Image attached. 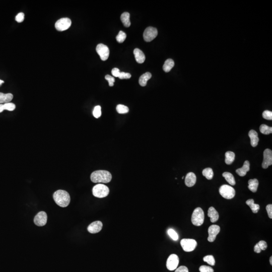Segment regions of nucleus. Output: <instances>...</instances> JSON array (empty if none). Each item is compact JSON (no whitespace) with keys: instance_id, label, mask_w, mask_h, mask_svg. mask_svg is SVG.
Returning <instances> with one entry per match:
<instances>
[{"instance_id":"nucleus-1","label":"nucleus","mask_w":272,"mask_h":272,"mask_svg":"<svg viewBox=\"0 0 272 272\" xmlns=\"http://www.w3.org/2000/svg\"><path fill=\"white\" fill-rule=\"evenodd\" d=\"M91 180L94 183H108L112 179L111 173L106 170L95 171L91 174Z\"/></svg>"},{"instance_id":"nucleus-2","label":"nucleus","mask_w":272,"mask_h":272,"mask_svg":"<svg viewBox=\"0 0 272 272\" xmlns=\"http://www.w3.org/2000/svg\"><path fill=\"white\" fill-rule=\"evenodd\" d=\"M53 198L55 203L61 207H66L69 205L71 198L69 193L64 190H58L54 192Z\"/></svg>"},{"instance_id":"nucleus-3","label":"nucleus","mask_w":272,"mask_h":272,"mask_svg":"<svg viewBox=\"0 0 272 272\" xmlns=\"http://www.w3.org/2000/svg\"><path fill=\"white\" fill-rule=\"evenodd\" d=\"M204 212L201 208H197L195 209L192 216V224L197 226H201L204 223Z\"/></svg>"},{"instance_id":"nucleus-4","label":"nucleus","mask_w":272,"mask_h":272,"mask_svg":"<svg viewBox=\"0 0 272 272\" xmlns=\"http://www.w3.org/2000/svg\"><path fill=\"white\" fill-rule=\"evenodd\" d=\"M109 189L108 186L103 184H97L93 188L92 193L94 197L103 198L108 195Z\"/></svg>"},{"instance_id":"nucleus-5","label":"nucleus","mask_w":272,"mask_h":272,"mask_svg":"<svg viewBox=\"0 0 272 272\" xmlns=\"http://www.w3.org/2000/svg\"><path fill=\"white\" fill-rule=\"evenodd\" d=\"M219 193L222 197L226 199L233 198L235 195V189L228 185L222 186L219 189Z\"/></svg>"},{"instance_id":"nucleus-6","label":"nucleus","mask_w":272,"mask_h":272,"mask_svg":"<svg viewBox=\"0 0 272 272\" xmlns=\"http://www.w3.org/2000/svg\"><path fill=\"white\" fill-rule=\"evenodd\" d=\"M180 245L183 251L191 252L194 251L197 246V241L193 239H183L180 241Z\"/></svg>"},{"instance_id":"nucleus-7","label":"nucleus","mask_w":272,"mask_h":272,"mask_svg":"<svg viewBox=\"0 0 272 272\" xmlns=\"http://www.w3.org/2000/svg\"><path fill=\"white\" fill-rule=\"evenodd\" d=\"M72 24L71 19L68 18H63L58 20L55 24V27L57 30L65 31L69 29Z\"/></svg>"},{"instance_id":"nucleus-8","label":"nucleus","mask_w":272,"mask_h":272,"mask_svg":"<svg viewBox=\"0 0 272 272\" xmlns=\"http://www.w3.org/2000/svg\"><path fill=\"white\" fill-rule=\"evenodd\" d=\"M158 35L157 29L153 27L147 28L143 33V37L146 42H150L155 39Z\"/></svg>"},{"instance_id":"nucleus-9","label":"nucleus","mask_w":272,"mask_h":272,"mask_svg":"<svg viewBox=\"0 0 272 272\" xmlns=\"http://www.w3.org/2000/svg\"><path fill=\"white\" fill-rule=\"evenodd\" d=\"M178 264H179V258L178 256L175 254H172L169 255L167 260L166 267L168 270H175L177 269Z\"/></svg>"},{"instance_id":"nucleus-10","label":"nucleus","mask_w":272,"mask_h":272,"mask_svg":"<svg viewBox=\"0 0 272 272\" xmlns=\"http://www.w3.org/2000/svg\"><path fill=\"white\" fill-rule=\"evenodd\" d=\"M96 49L102 60L106 61L108 60L109 55V49L108 46L102 43H100L97 45Z\"/></svg>"},{"instance_id":"nucleus-11","label":"nucleus","mask_w":272,"mask_h":272,"mask_svg":"<svg viewBox=\"0 0 272 272\" xmlns=\"http://www.w3.org/2000/svg\"><path fill=\"white\" fill-rule=\"evenodd\" d=\"M220 231V227L217 225H212L210 226L208 229L209 236L208 237V240L209 242H213L216 239L217 235Z\"/></svg>"},{"instance_id":"nucleus-12","label":"nucleus","mask_w":272,"mask_h":272,"mask_svg":"<svg viewBox=\"0 0 272 272\" xmlns=\"http://www.w3.org/2000/svg\"><path fill=\"white\" fill-rule=\"evenodd\" d=\"M48 216L46 213L42 211L37 213L34 219V222L38 226H45L47 223Z\"/></svg>"},{"instance_id":"nucleus-13","label":"nucleus","mask_w":272,"mask_h":272,"mask_svg":"<svg viewBox=\"0 0 272 272\" xmlns=\"http://www.w3.org/2000/svg\"><path fill=\"white\" fill-rule=\"evenodd\" d=\"M272 164V151L271 150L267 149L264 152V160L262 163V167L267 169Z\"/></svg>"},{"instance_id":"nucleus-14","label":"nucleus","mask_w":272,"mask_h":272,"mask_svg":"<svg viewBox=\"0 0 272 272\" xmlns=\"http://www.w3.org/2000/svg\"><path fill=\"white\" fill-rule=\"evenodd\" d=\"M103 224L102 222L99 221H94L89 225L87 228L88 232L90 233H97L98 232H100L102 228Z\"/></svg>"},{"instance_id":"nucleus-15","label":"nucleus","mask_w":272,"mask_h":272,"mask_svg":"<svg viewBox=\"0 0 272 272\" xmlns=\"http://www.w3.org/2000/svg\"><path fill=\"white\" fill-rule=\"evenodd\" d=\"M197 177L193 172H189L186 174L185 178V184L188 187H192L195 185Z\"/></svg>"},{"instance_id":"nucleus-16","label":"nucleus","mask_w":272,"mask_h":272,"mask_svg":"<svg viewBox=\"0 0 272 272\" xmlns=\"http://www.w3.org/2000/svg\"><path fill=\"white\" fill-rule=\"evenodd\" d=\"M249 166H250V163L249 161L246 160L244 162L243 166L239 169H237L236 172L238 175H239L240 177H244L246 175L247 172L249 171L250 170Z\"/></svg>"},{"instance_id":"nucleus-17","label":"nucleus","mask_w":272,"mask_h":272,"mask_svg":"<svg viewBox=\"0 0 272 272\" xmlns=\"http://www.w3.org/2000/svg\"><path fill=\"white\" fill-rule=\"evenodd\" d=\"M208 216L210 218L211 221L212 223H215L219 219L218 213L213 207L209 208L208 212Z\"/></svg>"},{"instance_id":"nucleus-18","label":"nucleus","mask_w":272,"mask_h":272,"mask_svg":"<svg viewBox=\"0 0 272 272\" xmlns=\"http://www.w3.org/2000/svg\"><path fill=\"white\" fill-rule=\"evenodd\" d=\"M134 54L135 60L139 64H142L145 61V55L143 52L139 48L134 49Z\"/></svg>"},{"instance_id":"nucleus-19","label":"nucleus","mask_w":272,"mask_h":272,"mask_svg":"<svg viewBox=\"0 0 272 272\" xmlns=\"http://www.w3.org/2000/svg\"><path fill=\"white\" fill-rule=\"evenodd\" d=\"M249 138L251 139V145L255 147L258 144V141H259V139L258 138V134L257 133L256 131L253 130H252L249 131Z\"/></svg>"},{"instance_id":"nucleus-20","label":"nucleus","mask_w":272,"mask_h":272,"mask_svg":"<svg viewBox=\"0 0 272 272\" xmlns=\"http://www.w3.org/2000/svg\"><path fill=\"white\" fill-rule=\"evenodd\" d=\"M13 98V95L11 93L4 94L3 93L0 92V104L10 102Z\"/></svg>"},{"instance_id":"nucleus-21","label":"nucleus","mask_w":272,"mask_h":272,"mask_svg":"<svg viewBox=\"0 0 272 272\" xmlns=\"http://www.w3.org/2000/svg\"><path fill=\"white\" fill-rule=\"evenodd\" d=\"M151 77H152V75L150 73L147 72L143 74L139 78V84L142 87L146 86L147 85V82L150 79H151Z\"/></svg>"},{"instance_id":"nucleus-22","label":"nucleus","mask_w":272,"mask_h":272,"mask_svg":"<svg viewBox=\"0 0 272 272\" xmlns=\"http://www.w3.org/2000/svg\"><path fill=\"white\" fill-rule=\"evenodd\" d=\"M130 18V14L128 12L123 13L120 16V19L122 20L123 25L126 27H129L131 25V23Z\"/></svg>"},{"instance_id":"nucleus-23","label":"nucleus","mask_w":272,"mask_h":272,"mask_svg":"<svg viewBox=\"0 0 272 272\" xmlns=\"http://www.w3.org/2000/svg\"><path fill=\"white\" fill-rule=\"evenodd\" d=\"M258 186V181L257 179H252L249 180L248 188L252 192H255L257 191Z\"/></svg>"},{"instance_id":"nucleus-24","label":"nucleus","mask_w":272,"mask_h":272,"mask_svg":"<svg viewBox=\"0 0 272 272\" xmlns=\"http://www.w3.org/2000/svg\"><path fill=\"white\" fill-rule=\"evenodd\" d=\"M246 204L251 208V210L254 213H257L260 210V206L259 205L256 204L255 203V201L253 199H249L246 202Z\"/></svg>"},{"instance_id":"nucleus-25","label":"nucleus","mask_w":272,"mask_h":272,"mask_svg":"<svg viewBox=\"0 0 272 272\" xmlns=\"http://www.w3.org/2000/svg\"><path fill=\"white\" fill-rule=\"evenodd\" d=\"M225 162L228 165L231 164L235 159V154L232 151H227L225 154Z\"/></svg>"},{"instance_id":"nucleus-26","label":"nucleus","mask_w":272,"mask_h":272,"mask_svg":"<svg viewBox=\"0 0 272 272\" xmlns=\"http://www.w3.org/2000/svg\"><path fill=\"white\" fill-rule=\"evenodd\" d=\"M174 66V62L172 59L169 58L165 62L163 65V69L165 72H169Z\"/></svg>"},{"instance_id":"nucleus-27","label":"nucleus","mask_w":272,"mask_h":272,"mask_svg":"<svg viewBox=\"0 0 272 272\" xmlns=\"http://www.w3.org/2000/svg\"><path fill=\"white\" fill-rule=\"evenodd\" d=\"M225 179L226 180V181L230 185L232 186H234L235 185V179L233 175H232V174H231L230 172H225L223 173L222 174Z\"/></svg>"},{"instance_id":"nucleus-28","label":"nucleus","mask_w":272,"mask_h":272,"mask_svg":"<svg viewBox=\"0 0 272 272\" xmlns=\"http://www.w3.org/2000/svg\"><path fill=\"white\" fill-rule=\"evenodd\" d=\"M203 175L208 180H212L214 175V172L211 168H207L204 169L202 172Z\"/></svg>"},{"instance_id":"nucleus-29","label":"nucleus","mask_w":272,"mask_h":272,"mask_svg":"<svg viewBox=\"0 0 272 272\" xmlns=\"http://www.w3.org/2000/svg\"><path fill=\"white\" fill-rule=\"evenodd\" d=\"M260 132L264 135H269L272 133V128L266 125H261L260 127Z\"/></svg>"},{"instance_id":"nucleus-30","label":"nucleus","mask_w":272,"mask_h":272,"mask_svg":"<svg viewBox=\"0 0 272 272\" xmlns=\"http://www.w3.org/2000/svg\"><path fill=\"white\" fill-rule=\"evenodd\" d=\"M117 111L120 114H127L129 112V109L124 105H118L117 106Z\"/></svg>"},{"instance_id":"nucleus-31","label":"nucleus","mask_w":272,"mask_h":272,"mask_svg":"<svg viewBox=\"0 0 272 272\" xmlns=\"http://www.w3.org/2000/svg\"><path fill=\"white\" fill-rule=\"evenodd\" d=\"M204 261L207 263L211 266H214L215 264V261L214 257L212 255H207L203 258Z\"/></svg>"},{"instance_id":"nucleus-32","label":"nucleus","mask_w":272,"mask_h":272,"mask_svg":"<svg viewBox=\"0 0 272 272\" xmlns=\"http://www.w3.org/2000/svg\"><path fill=\"white\" fill-rule=\"evenodd\" d=\"M127 35L123 31H120L116 37V39L118 43H123L126 39Z\"/></svg>"},{"instance_id":"nucleus-33","label":"nucleus","mask_w":272,"mask_h":272,"mask_svg":"<svg viewBox=\"0 0 272 272\" xmlns=\"http://www.w3.org/2000/svg\"><path fill=\"white\" fill-rule=\"evenodd\" d=\"M93 114L95 118H98L100 117L102 115V111H101V107L99 105L96 106L94 108L93 111Z\"/></svg>"},{"instance_id":"nucleus-34","label":"nucleus","mask_w":272,"mask_h":272,"mask_svg":"<svg viewBox=\"0 0 272 272\" xmlns=\"http://www.w3.org/2000/svg\"><path fill=\"white\" fill-rule=\"evenodd\" d=\"M167 233L169 236L171 238L174 240L177 241L178 239V235L177 232L174 230V229H169L167 231Z\"/></svg>"},{"instance_id":"nucleus-35","label":"nucleus","mask_w":272,"mask_h":272,"mask_svg":"<svg viewBox=\"0 0 272 272\" xmlns=\"http://www.w3.org/2000/svg\"><path fill=\"white\" fill-rule=\"evenodd\" d=\"M16 105L15 104L11 102L4 103V110H7L9 111H13L15 109Z\"/></svg>"},{"instance_id":"nucleus-36","label":"nucleus","mask_w":272,"mask_h":272,"mask_svg":"<svg viewBox=\"0 0 272 272\" xmlns=\"http://www.w3.org/2000/svg\"><path fill=\"white\" fill-rule=\"evenodd\" d=\"M200 272H214V270L209 266H201L199 268Z\"/></svg>"},{"instance_id":"nucleus-37","label":"nucleus","mask_w":272,"mask_h":272,"mask_svg":"<svg viewBox=\"0 0 272 272\" xmlns=\"http://www.w3.org/2000/svg\"><path fill=\"white\" fill-rule=\"evenodd\" d=\"M263 118L267 120H272V112L270 111H265L263 113Z\"/></svg>"},{"instance_id":"nucleus-38","label":"nucleus","mask_w":272,"mask_h":272,"mask_svg":"<svg viewBox=\"0 0 272 272\" xmlns=\"http://www.w3.org/2000/svg\"><path fill=\"white\" fill-rule=\"evenodd\" d=\"M105 79L108 81L109 86L112 87V86H114V81H115V79H114V77H112V76H111L109 75H107L105 76Z\"/></svg>"},{"instance_id":"nucleus-39","label":"nucleus","mask_w":272,"mask_h":272,"mask_svg":"<svg viewBox=\"0 0 272 272\" xmlns=\"http://www.w3.org/2000/svg\"><path fill=\"white\" fill-rule=\"evenodd\" d=\"M15 20L19 23H21L24 20V14L23 13H19L15 17Z\"/></svg>"},{"instance_id":"nucleus-40","label":"nucleus","mask_w":272,"mask_h":272,"mask_svg":"<svg viewBox=\"0 0 272 272\" xmlns=\"http://www.w3.org/2000/svg\"><path fill=\"white\" fill-rule=\"evenodd\" d=\"M131 77V75L128 73L120 72V75L118 78L120 79H128Z\"/></svg>"},{"instance_id":"nucleus-41","label":"nucleus","mask_w":272,"mask_h":272,"mask_svg":"<svg viewBox=\"0 0 272 272\" xmlns=\"http://www.w3.org/2000/svg\"><path fill=\"white\" fill-rule=\"evenodd\" d=\"M258 246L261 251H264L267 248V243L266 241H264V240L260 241L258 243Z\"/></svg>"},{"instance_id":"nucleus-42","label":"nucleus","mask_w":272,"mask_h":272,"mask_svg":"<svg viewBox=\"0 0 272 272\" xmlns=\"http://www.w3.org/2000/svg\"><path fill=\"white\" fill-rule=\"evenodd\" d=\"M266 210L267 211V214L270 219L272 218V205L269 204L266 207Z\"/></svg>"},{"instance_id":"nucleus-43","label":"nucleus","mask_w":272,"mask_h":272,"mask_svg":"<svg viewBox=\"0 0 272 272\" xmlns=\"http://www.w3.org/2000/svg\"><path fill=\"white\" fill-rule=\"evenodd\" d=\"M175 272H189V270L186 266H182L176 269Z\"/></svg>"},{"instance_id":"nucleus-44","label":"nucleus","mask_w":272,"mask_h":272,"mask_svg":"<svg viewBox=\"0 0 272 272\" xmlns=\"http://www.w3.org/2000/svg\"><path fill=\"white\" fill-rule=\"evenodd\" d=\"M120 70L118 69V68H114L112 70V71H111V73H112V75L114 76V77H118L119 76V75L120 74Z\"/></svg>"},{"instance_id":"nucleus-45","label":"nucleus","mask_w":272,"mask_h":272,"mask_svg":"<svg viewBox=\"0 0 272 272\" xmlns=\"http://www.w3.org/2000/svg\"><path fill=\"white\" fill-rule=\"evenodd\" d=\"M254 251H255V252H256V253H260V252H261V250L260 249V247L258 246V243H257V245H255V248H254Z\"/></svg>"},{"instance_id":"nucleus-46","label":"nucleus","mask_w":272,"mask_h":272,"mask_svg":"<svg viewBox=\"0 0 272 272\" xmlns=\"http://www.w3.org/2000/svg\"><path fill=\"white\" fill-rule=\"evenodd\" d=\"M4 111V105H3V104H0V113L3 112Z\"/></svg>"},{"instance_id":"nucleus-47","label":"nucleus","mask_w":272,"mask_h":272,"mask_svg":"<svg viewBox=\"0 0 272 272\" xmlns=\"http://www.w3.org/2000/svg\"><path fill=\"white\" fill-rule=\"evenodd\" d=\"M4 83V81H3V80H0V86H1L2 84H3Z\"/></svg>"},{"instance_id":"nucleus-48","label":"nucleus","mask_w":272,"mask_h":272,"mask_svg":"<svg viewBox=\"0 0 272 272\" xmlns=\"http://www.w3.org/2000/svg\"><path fill=\"white\" fill-rule=\"evenodd\" d=\"M272 257H270V264H271V265H272Z\"/></svg>"},{"instance_id":"nucleus-49","label":"nucleus","mask_w":272,"mask_h":272,"mask_svg":"<svg viewBox=\"0 0 272 272\" xmlns=\"http://www.w3.org/2000/svg\"><path fill=\"white\" fill-rule=\"evenodd\" d=\"M182 178H183H183H184V177H182Z\"/></svg>"}]
</instances>
